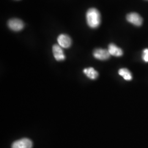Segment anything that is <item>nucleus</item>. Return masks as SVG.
<instances>
[{
    "label": "nucleus",
    "instance_id": "obj_1",
    "mask_svg": "<svg viewBox=\"0 0 148 148\" xmlns=\"http://www.w3.org/2000/svg\"><path fill=\"white\" fill-rule=\"evenodd\" d=\"M86 20L90 27L96 28L99 27L101 22L100 12L95 8H90L86 13Z\"/></svg>",
    "mask_w": 148,
    "mask_h": 148
},
{
    "label": "nucleus",
    "instance_id": "obj_4",
    "mask_svg": "<svg viewBox=\"0 0 148 148\" xmlns=\"http://www.w3.org/2000/svg\"><path fill=\"white\" fill-rule=\"evenodd\" d=\"M32 140L27 138H23L13 143L12 148H32Z\"/></svg>",
    "mask_w": 148,
    "mask_h": 148
},
{
    "label": "nucleus",
    "instance_id": "obj_2",
    "mask_svg": "<svg viewBox=\"0 0 148 148\" xmlns=\"http://www.w3.org/2000/svg\"><path fill=\"white\" fill-rule=\"evenodd\" d=\"M126 19L128 22L138 27L142 25L143 23V18L142 16L135 12L130 13L127 14Z\"/></svg>",
    "mask_w": 148,
    "mask_h": 148
},
{
    "label": "nucleus",
    "instance_id": "obj_9",
    "mask_svg": "<svg viewBox=\"0 0 148 148\" xmlns=\"http://www.w3.org/2000/svg\"><path fill=\"white\" fill-rule=\"evenodd\" d=\"M84 73L90 79H95L98 77V73L93 68H88L84 70Z\"/></svg>",
    "mask_w": 148,
    "mask_h": 148
},
{
    "label": "nucleus",
    "instance_id": "obj_7",
    "mask_svg": "<svg viewBox=\"0 0 148 148\" xmlns=\"http://www.w3.org/2000/svg\"><path fill=\"white\" fill-rule=\"evenodd\" d=\"M53 54L55 59L57 61H62L65 58L63 51L62 47L58 45H54L52 48Z\"/></svg>",
    "mask_w": 148,
    "mask_h": 148
},
{
    "label": "nucleus",
    "instance_id": "obj_6",
    "mask_svg": "<svg viewBox=\"0 0 148 148\" xmlns=\"http://www.w3.org/2000/svg\"><path fill=\"white\" fill-rule=\"evenodd\" d=\"M59 45L61 47L68 48L71 45V39L68 35L65 34H61L59 36L57 39Z\"/></svg>",
    "mask_w": 148,
    "mask_h": 148
},
{
    "label": "nucleus",
    "instance_id": "obj_3",
    "mask_svg": "<svg viewBox=\"0 0 148 148\" xmlns=\"http://www.w3.org/2000/svg\"><path fill=\"white\" fill-rule=\"evenodd\" d=\"M8 26L11 30L19 32L24 27V23L22 21L19 19H12L8 22Z\"/></svg>",
    "mask_w": 148,
    "mask_h": 148
},
{
    "label": "nucleus",
    "instance_id": "obj_8",
    "mask_svg": "<svg viewBox=\"0 0 148 148\" xmlns=\"http://www.w3.org/2000/svg\"><path fill=\"white\" fill-rule=\"evenodd\" d=\"M108 50L110 55L115 57H121L123 55V51L121 48L118 47L114 43H111L109 45Z\"/></svg>",
    "mask_w": 148,
    "mask_h": 148
},
{
    "label": "nucleus",
    "instance_id": "obj_11",
    "mask_svg": "<svg viewBox=\"0 0 148 148\" xmlns=\"http://www.w3.org/2000/svg\"><path fill=\"white\" fill-rule=\"evenodd\" d=\"M142 58L145 62H148V48H145L144 49L142 55Z\"/></svg>",
    "mask_w": 148,
    "mask_h": 148
},
{
    "label": "nucleus",
    "instance_id": "obj_5",
    "mask_svg": "<svg viewBox=\"0 0 148 148\" xmlns=\"http://www.w3.org/2000/svg\"><path fill=\"white\" fill-rule=\"evenodd\" d=\"M93 56L97 59L105 60L109 58L111 55L110 54L108 50L102 48H98L94 51Z\"/></svg>",
    "mask_w": 148,
    "mask_h": 148
},
{
    "label": "nucleus",
    "instance_id": "obj_10",
    "mask_svg": "<svg viewBox=\"0 0 148 148\" xmlns=\"http://www.w3.org/2000/svg\"><path fill=\"white\" fill-rule=\"evenodd\" d=\"M119 74L126 81H131L132 79V75L131 71L126 68H122L119 70Z\"/></svg>",
    "mask_w": 148,
    "mask_h": 148
}]
</instances>
